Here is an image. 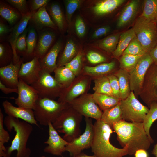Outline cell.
Wrapping results in <instances>:
<instances>
[{"label":"cell","mask_w":157,"mask_h":157,"mask_svg":"<svg viewBox=\"0 0 157 157\" xmlns=\"http://www.w3.org/2000/svg\"><path fill=\"white\" fill-rule=\"evenodd\" d=\"M117 139L123 148L128 145V155H133L139 149L147 150L152 141L147 135L143 122H131L122 120L113 126Z\"/></svg>","instance_id":"obj_1"},{"label":"cell","mask_w":157,"mask_h":157,"mask_svg":"<svg viewBox=\"0 0 157 157\" xmlns=\"http://www.w3.org/2000/svg\"><path fill=\"white\" fill-rule=\"evenodd\" d=\"M94 135L91 147L96 157H123L128 155V145L122 148L116 147L110 142L113 129L101 119L94 124Z\"/></svg>","instance_id":"obj_2"},{"label":"cell","mask_w":157,"mask_h":157,"mask_svg":"<svg viewBox=\"0 0 157 157\" xmlns=\"http://www.w3.org/2000/svg\"><path fill=\"white\" fill-rule=\"evenodd\" d=\"M4 124L9 131L13 129L15 132L11 145L6 148L5 157H10L15 150L17 151L16 157H30L31 151L26 145L33 130L32 126L26 122L8 115L5 117Z\"/></svg>","instance_id":"obj_3"},{"label":"cell","mask_w":157,"mask_h":157,"mask_svg":"<svg viewBox=\"0 0 157 157\" xmlns=\"http://www.w3.org/2000/svg\"><path fill=\"white\" fill-rule=\"evenodd\" d=\"M82 117L69 105L52 125L58 132L63 133V138L70 142L81 135L80 126Z\"/></svg>","instance_id":"obj_4"},{"label":"cell","mask_w":157,"mask_h":157,"mask_svg":"<svg viewBox=\"0 0 157 157\" xmlns=\"http://www.w3.org/2000/svg\"><path fill=\"white\" fill-rule=\"evenodd\" d=\"M48 98H39L33 110L35 119L42 125L54 123L62 111L69 106Z\"/></svg>","instance_id":"obj_5"},{"label":"cell","mask_w":157,"mask_h":157,"mask_svg":"<svg viewBox=\"0 0 157 157\" xmlns=\"http://www.w3.org/2000/svg\"><path fill=\"white\" fill-rule=\"evenodd\" d=\"M135 35L146 53L157 44V27L156 23L140 16L133 27Z\"/></svg>","instance_id":"obj_6"},{"label":"cell","mask_w":157,"mask_h":157,"mask_svg":"<svg viewBox=\"0 0 157 157\" xmlns=\"http://www.w3.org/2000/svg\"><path fill=\"white\" fill-rule=\"evenodd\" d=\"M122 120L131 122H143L149 108L141 103L134 92L131 91L125 99L119 103Z\"/></svg>","instance_id":"obj_7"},{"label":"cell","mask_w":157,"mask_h":157,"mask_svg":"<svg viewBox=\"0 0 157 157\" xmlns=\"http://www.w3.org/2000/svg\"><path fill=\"white\" fill-rule=\"evenodd\" d=\"M30 85L37 91L39 98L54 100L60 97L64 88L50 74L42 71L38 80Z\"/></svg>","instance_id":"obj_8"},{"label":"cell","mask_w":157,"mask_h":157,"mask_svg":"<svg viewBox=\"0 0 157 157\" xmlns=\"http://www.w3.org/2000/svg\"><path fill=\"white\" fill-rule=\"evenodd\" d=\"M153 61L148 53L142 56L134 67L129 72L131 91L136 97L139 95L142 90L147 72Z\"/></svg>","instance_id":"obj_9"},{"label":"cell","mask_w":157,"mask_h":157,"mask_svg":"<svg viewBox=\"0 0 157 157\" xmlns=\"http://www.w3.org/2000/svg\"><path fill=\"white\" fill-rule=\"evenodd\" d=\"M69 104L85 118H93L96 121L101 119L103 112L96 103L92 94H85Z\"/></svg>","instance_id":"obj_10"},{"label":"cell","mask_w":157,"mask_h":157,"mask_svg":"<svg viewBox=\"0 0 157 157\" xmlns=\"http://www.w3.org/2000/svg\"><path fill=\"white\" fill-rule=\"evenodd\" d=\"M86 127L84 133L66 146V151L72 157L79 154L83 150L91 147L94 135V125L92 118H85Z\"/></svg>","instance_id":"obj_11"},{"label":"cell","mask_w":157,"mask_h":157,"mask_svg":"<svg viewBox=\"0 0 157 157\" xmlns=\"http://www.w3.org/2000/svg\"><path fill=\"white\" fill-rule=\"evenodd\" d=\"M139 96L149 108L152 102L157 103V65L153 63L147 70Z\"/></svg>","instance_id":"obj_12"},{"label":"cell","mask_w":157,"mask_h":157,"mask_svg":"<svg viewBox=\"0 0 157 157\" xmlns=\"http://www.w3.org/2000/svg\"><path fill=\"white\" fill-rule=\"evenodd\" d=\"M88 76L85 75L75 78L68 87L63 89L58 101L69 104L76 99L85 94L90 81Z\"/></svg>","instance_id":"obj_13"},{"label":"cell","mask_w":157,"mask_h":157,"mask_svg":"<svg viewBox=\"0 0 157 157\" xmlns=\"http://www.w3.org/2000/svg\"><path fill=\"white\" fill-rule=\"evenodd\" d=\"M17 88V97L10 98L14 100L18 107L34 110L39 98L37 91L31 85L19 79Z\"/></svg>","instance_id":"obj_14"},{"label":"cell","mask_w":157,"mask_h":157,"mask_svg":"<svg viewBox=\"0 0 157 157\" xmlns=\"http://www.w3.org/2000/svg\"><path fill=\"white\" fill-rule=\"evenodd\" d=\"M48 126L49 137L44 142L48 145L44 148V151L54 155L62 156L66 151V146L69 142L60 137L51 123H49Z\"/></svg>","instance_id":"obj_15"},{"label":"cell","mask_w":157,"mask_h":157,"mask_svg":"<svg viewBox=\"0 0 157 157\" xmlns=\"http://www.w3.org/2000/svg\"><path fill=\"white\" fill-rule=\"evenodd\" d=\"M41 71L39 59L34 57L30 61L22 63L19 72V78L31 85L38 80Z\"/></svg>","instance_id":"obj_16"},{"label":"cell","mask_w":157,"mask_h":157,"mask_svg":"<svg viewBox=\"0 0 157 157\" xmlns=\"http://www.w3.org/2000/svg\"><path fill=\"white\" fill-rule=\"evenodd\" d=\"M5 113L8 115L23 120L39 127L35 119L33 110L20 107H15L7 100L2 103Z\"/></svg>","instance_id":"obj_17"},{"label":"cell","mask_w":157,"mask_h":157,"mask_svg":"<svg viewBox=\"0 0 157 157\" xmlns=\"http://www.w3.org/2000/svg\"><path fill=\"white\" fill-rule=\"evenodd\" d=\"M32 13L30 11L26 14L22 15L20 21L13 27L9 36L8 41L10 44L13 56V63L14 64L22 60L16 49V42L19 36L26 28L28 23L31 19Z\"/></svg>","instance_id":"obj_18"},{"label":"cell","mask_w":157,"mask_h":157,"mask_svg":"<svg viewBox=\"0 0 157 157\" xmlns=\"http://www.w3.org/2000/svg\"><path fill=\"white\" fill-rule=\"evenodd\" d=\"M22 60L14 64L13 62L0 68V81L6 86L17 88L19 83L18 74Z\"/></svg>","instance_id":"obj_19"},{"label":"cell","mask_w":157,"mask_h":157,"mask_svg":"<svg viewBox=\"0 0 157 157\" xmlns=\"http://www.w3.org/2000/svg\"><path fill=\"white\" fill-rule=\"evenodd\" d=\"M62 47L60 40L57 41L50 49L39 59L42 71L51 74L58 67L56 60Z\"/></svg>","instance_id":"obj_20"},{"label":"cell","mask_w":157,"mask_h":157,"mask_svg":"<svg viewBox=\"0 0 157 157\" xmlns=\"http://www.w3.org/2000/svg\"><path fill=\"white\" fill-rule=\"evenodd\" d=\"M140 4V0H133L125 6L117 20V26L118 28H123L133 21L138 12Z\"/></svg>","instance_id":"obj_21"},{"label":"cell","mask_w":157,"mask_h":157,"mask_svg":"<svg viewBox=\"0 0 157 157\" xmlns=\"http://www.w3.org/2000/svg\"><path fill=\"white\" fill-rule=\"evenodd\" d=\"M55 38L52 32L45 31L40 35L34 51L33 56L39 59L43 57L48 52Z\"/></svg>","instance_id":"obj_22"},{"label":"cell","mask_w":157,"mask_h":157,"mask_svg":"<svg viewBox=\"0 0 157 157\" xmlns=\"http://www.w3.org/2000/svg\"><path fill=\"white\" fill-rule=\"evenodd\" d=\"M46 5L33 13L31 20L33 21L38 29H41L46 27L56 29V26L47 11Z\"/></svg>","instance_id":"obj_23"},{"label":"cell","mask_w":157,"mask_h":157,"mask_svg":"<svg viewBox=\"0 0 157 157\" xmlns=\"http://www.w3.org/2000/svg\"><path fill=\"white\" fill-rule=\"evenodd\" d=\"M125 0H104L101 1L92 8L97 15L102 16L110 13L121 5Z\"/></svg>","instance_id":"obj_24"},{"label":"cell","mask_w":157,"mask_h":157,"mask_svg":"<svg viewBox=\"0 0 157 157\" xmlns=\"http://www.w3.org/2000/svg\"><path fill=\"white\" fill-rule=\"evenodd\" d=\"M115 66V61L104 63L94 67L85 66L84 70L85 75L97 77L106 76L111 72Z\"/></svg>","instance_id":"obj_25"},{"label":"cell","mask_w":157,"mask_h":157,"mask_svg":"<svg viewBox=\"0 0 157 157\" xmlns=\"http://www.w3.org/2000/svg\"><path fill=\"white\" fill-rule=\"evenodd\" d=\"M54 72L55 78L64 88L68 87L76 78L71 70L65 66L58 67Z\"/></svg>","instance_id":"obj_26"},{"label":"cell","mask_w":157,"mask_h":157,"mask_svg":"<svg viewBox=\"0 0 157 157\" xmlns=\"http://www.w3.org/2000/svg\"><path fill=\"white\" fill-rule=\"evenodd\" d=\"M114 74L118 79L121 99H125L129 96L131 92L129 73L125 70L120 69L116 71Z\"/></svg>","instance_id":"obj_27"},{"label":"cell","mask_w":157,"mask_h":157,"mask_svg":"<svg viewBox=\"0 0 157 157\" xmlns=\"http://www.w3.org/2000/svg\"><path fill=\"white\" fill-rule=\"evenodd\" d=\"M135 36L133 28L122 33L120 35L119 42L115 51L112 53L113 58H118L122 55L131 40Z\"/></svg>","instance_id":"obj_28"},{"label":"cell","mask_w":157,"mask_h":157,"mask_svg":"<svg viewBox=\"0 0 157 157\" xmlns=\"http://www.w3.org/2000/svg\"><path fill=\"white\" fill-rule=\"evenodd\" d=\"M101 119L112 128L113 125L122 120L119 104L103 111Z\"/></svg>","instance_id":"obj_29"},{"label":"cell","mask_w":157,"mask_h":157,"mask_svg":"<svg viewBox=\"0 0 157 157\" xmlns=\"http://www.w3.org/2000/svg\"><path fill=\"white\" fill-rule=\"evenodd\" d=\"M92 95L96 104L103 111L117 105L121 100L114 96L105 94L94 92Z\"/></svg>","instance_id":"obj_30"},{"label":"cell","mask_w":157,"mask_h":157,"mask_svg":"<svg viewBox=\"0 0 157 157\" xmlns=\"http://www.w3.org/2000/svg\"><path fill=\"white\" fill-rule=\"evenodd\" d=\"M0 15L11 25L15 24L22 17L19 11L1 1L0 4Z\"/></svg>","instance_id":"obj_31"},{"label":"cell","mask_w":157,"mask_h":157,"mask_svg":"<svg viewBox=\"0 0 157 157\" xmlns=\"http://www.w3.org/2000/svg\"><path fill=\"white\" fill-rule=\"evenodd\" d=\"M76 53L77 48L74 42L71 40H68L57 64V67L65 66L76 56Z\"/></svg>","instance_id":"obj_32"},{"label":"cell","mask_w":157,"mask_h":157,"mask_svg":"<svg viewBox=\"0 0 157 157\" xmlns=\"http://www.w3.org/2000/svg\"><path fill=\"white\" fill-rule=\"evenodd\" d=\"M140 16L156 23L157 21V0H144L143 11Z\"/></svg>","instance_id":"obj_33"},{"label":"cell","mask_w":157,"mask_h":157,"mask_svg":"<svg viewBox=\"0 0 157 157\" xmlns=\"http://www.w3.org/2000/svg\"><path fill=\"white\" fill-rule=\"evenodd\" d=\"M94 83L93 89L94 93L113 96L107 75L95 78Z\"/></svg>","instance_id":"obj_34"},{"label":"cell","mask_w":157,"mask_h":157,"mask_svg":"<svg viewBox=\"0 0 157 157\" xmlns=\"http://www.w3.org/2000/svg\"><path fill=\"white\" fill-rule=\"evenodd\" d=\"M47 11L52 18L53 20L61 31L64 29V17L61 8L57 3H52L48 7L46 6Z\"/></svg>","instance_id":"obj_35"},{"label":"cell","mask_w":157,"mask_h":157,"mask_svg":"<svg viewBox=\"0 0 157 157\" xmlns=\"http://www.w3.org/2000/svg\"><path fill=\"white\" fill-rule=\"evenodd\" d=\"M149 108V112L145 117L143 123L147 135L150 139L154 142L150 135V130L153 123L157 119V103L152 102Z\"/></svg>","instance_id":"obj_36"},{"label":"cell","mask_w":157,"mask_h":157,"mask_svg":"<svg viewBox=\"0 0 157 157\" xmlns=\"http://www.w3.org/2000/svg\"><path fill=\"white\" fill-rule=\"evenodd\" d=\"M120 34L118 33L106 37L100 42L99 47L108 52L113 53L117 47Z\"/></svg>","instance_id":"obj_37"},{"label":"cell","mask_w":157,"mask_h":157,"mask_svg":"<svg viewBox=\"0 0 157 157\" xmlns=\"http://www.w3.org/2000/svg\"><path fill=\"white\" fill-rule=\"evenodd\" d=\"M142 56L130 54L122 55L119 60L120 69L129 72L134 67Z\"/></svg>","instance_id":"obj_38"},{"label":"cell","mask_w":157,"mask_h":157,"mask_svg":"<svg viewBox=\"0 0 157 157\" xmlns=\"http://www.w3.org/2000/svg\"><path fill=\"white\" fill-rule=\"evenodd\" d=\"M4 115L0 108V157H5V152L6 149L4 144L8 142L10 137L8 132L4 127Z\"/></svg>","instance_id":"obj_39"},{"label":"cell","mask_w":157,"mask_h":157,"mask_svg":"<svg viewBox=\"0 0 157 157\" xmlns=\"http://www.w3.org/2000/svg\"><path fill=\"white\" fill-rule=\"evenodd\" d=\"M13 53L12 48L5 43L0 44V66H7L11 63L13 59Z\"/></svg>","instance_id":"obj_40"},{"label":"cell","mask_w":157,"mask_h":157,"mask_svg":"<svg viewBox=\"0 0 157 157\" xmlns=\"http://www.w3.org/2000/svg\"><path fill=\"white\" fill-rule=\"evenodd\" d=\"M146 53L135 35L131 40L122 55L130 54L142 56Z\"/></svg>","instance_id":"obj_41"},{"label":"cell","mask_w":157,"mask_h":157,"mask_svg":"<svg viewBox=\"0 0 157 157\" xmlns=\"http://www.w3.org/2000/svg\"><path fill=\"white\" fill-rule=\"evenodd\" d=\"M37 34L34 28L31 27L28 30L26 38V55L33 56L36 46Z\"/></svg>","instance_id":"obj_42"},{"label":"cell","mask_w":157,"mask_h":157,"mask_svg":"<svg viewBox=\"0 0 157 157\" xmlns=\"http://www.w3.org/2000/svg\"><path fill=\"white\" fill-rule=\"evenodd\" d=\"M82 55L81 52L77 53L76 56L65 66L69 69L76 76H78L82 67Z\"/></svg>","instance_id":"obj_43"},{"label":"cell","mask_w":157,"mask_h":157,"mask_svg":"<svg viewBox=\"0 0 157 157\" xmlns=\"http://www.w3.org/2000/svg\"><path fill=\"white\" fill-rule=\"evenodd\" d=\"M66 17L68 24L71 21L72 16L74 12L79 7L81 1L79 0L65 1Z\"/></svg>","instance_id":"obj_44"},{"label":"cell","mask_w":157,"mask_h":157,"mask_svg":"<svg viewBox=\"0 0 157 157\" xmlns=\"http://www.w3.org/2000/svg\"><path fill=\"white\" fill-rule=\"evenodd\" d=\"M28 30L26 28L17 39L16 42L15 48L17 51L26 55V38Z\"/></svg>","instance_id":"obj_45"},{"label":"cell","mask_w":157,"mask_h":157,"mask_svg":"<svg viewBox=\"0 0 157 157\" xmlns=\"http://www.w3.org/2000/svg\"><path fill=\"white\" fill-rule=\"evenodd\" d=\"M6 1L17 9L22 15L30 12L25 0H7Z\"/></svg>","instance_id":"obj_46"},{"label":"cell","mask_w":157,"mask_h":157,"mask_svg":"<svg viewBox=\"0 0 157 157\" xmlns=\"http://www.w3.org/2000/svg\"><path fill=\"white\" fill-rule=\"evenodd\" d=\"M107 76L109 81L113 96L121 99L120 88L117 78L114 74H109Z\"/></svg>","instance_id":"obj_47"},{"label":"cell","mask_w":157,"mask_h":157,"mask_svg":"<svg viewBox=\"0 0 157 157\" xmlns=\"http://www.w3.org/2000/svg\"><path fill=\"white\" fill-rule=\"evenodd\" d=\"M86 57L88 61L93 64L102 63L106 60V59L103 56L93 51H89L87 54Z\"/></svg>","instance_id":"obj_48"},{"label":"cell","mask_w":157,"mask_h":157,"mask_svg":"<svg viewBox=\"0 0 157 157\" xmlns=\"http://www.w3.org/2000/svg\"><path fill=\"white\" fill-rule=\"evenodd\" d=\"M75 26L78 36L80 37H83L86 33V26L83 19L80 16H78L76 18Z\"/></svg>","instance_id":"obj_49"},{"label":"cell","mask_w":157,"mask_h":157,"mask_svg":"<svg viewBox=\"0 0 157 157\" xmlns=\"http://www.w3.org/2000/svg\"><path fill=\"white\" fill-rule=\"evenodd\" d=\"M49 0H32L30 1L31 12L33 13L36 11L44 6L47 5Z\"/></svg>","instance_id":"obj_50"},{"label":"cell","mask_w":157,"mask_h":157,"mask_svg":"<svg viewBox=\"0 0 157 157\" xmlns=\"http://www.w3.org/2000/svg\"><path fill=\"white\" fill-rule=\"evenodd\" d=\"M110 30V27L108 26L100 27L95 31L92 35V37L97 38L101 37L108 33Z\"/></svg>","instance_id":"obj_51"},{"label":"cell","mask_w":157,"mask_h":157,"mask_svg":"<svg viewBox=\"0 0 157 157\" xmlns=\"http://www.w3.org/2000/svg\"><path fill=\"white\" fill-rule=\"evenodd\" d=\"M0 89L3 92L6 94L12 93L17 94L18 92L17 88L8 87L3 84L1 81H0Z\"/></svg>","instance_id":"obj_52"},{"label":"cell","mask_w":157,"mask_h":157,"mask_svg":"<svg viewBox=\"0 0 157 157\" xmlns=\"http://www.w3.org/2000/svg\"><path fill=\"white\" fill-rule=\"evenodd\" d=\"M12 29L9 28L1 20L0 22V38L10 32H11Z\"/></svg>","instance_id":"obj_53"},{"label":"cell","mask_w":157,"mask_h":157,"mask_svg":"<svg viewBox=\"0 0 157 157\" xmlns=\"http://www.w3.org/2000/svg\"><path fill=\"white\" fill-rule=\"evenodd\" d=\"M149 53L155 64L157 65V44L150 51Z\"/></svg>","instance_id":"obj_54"},{"label":"cell","mask_w":157,"mask_h":157,"mask_svg":"<svg viewBox=\"0 0 157 157\" xmlns=\"http://www.w3.org/2000/svg\"><path fill=\"white\" fill-rule=\"evenodd\" d=\"M134 155L135 157H149L147 150L144 149H139L137 150Z\"/></svg>","instance_id":"obj_55"},{"label":"cell","mask_w":157,"mask_h":157,"mask_svg":"<svg viewBox=\"0 0 157 157\" xmlns=\"http://www.w3.org/2000/svg\"><path fill=\"white\" fill-rule=\"evenodd\" d=\"M73 157H96L95 155L90 156L87 155L83 152H81L77 155Z\"/></svg>","instance_id":"obj_56"},{"label":"cell","mask_w":157,"mask_h":157,"mask_svg":"<svg viewBox=\"0 0 157 157\" xmlns=\"http://www.w3.org/2000/svg\"><path fill=\"white\" fill-rule=\"evenodd\" d=\"M151 153L155 157H157V143L154 146Z\"/></svg>","instance_id":"obj_57"},{"label":"cell","mask_w":157,"mask_h":157,"mask_svg":"<svg viewBox=\"0 0 157 157\" xmlns=\"http://www.w3.org/2000/svg\"><path fill=\"white\" fill-rule=\"evenodd\" d=\"M155 23H156V26H157V21Z\"/></svg>","instance_id":"obj_58"},{"label":"cell","mask_w":157,"mask_h":157,"mask_svg":"<svg viewBox=\"0 0 157 157\" xmlns=\"http://www.w3.org/2000/svg\"><path fill=\"white\" fill-rule=\"evenodd\" d=\"M40 157H46L45 156H40Z\"/></svg>","instance_id":"obj_59"},{"label":"cell","mask_w":157,"mask_h":157,"mask_svg":"<svg viewBox=\"0 0 157 157\" xmlns=\"http://www.w3.org/2000/svg\"><path fill=\"white\" fill-rule=\"evenodd\" d=\"M63 157V156H61V157Z\"/></svg>","instance_id":"obj_60"}]
</instances>
